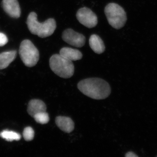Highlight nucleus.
I'll return each instance as SVG.
<instances>
[{"label":"nucleus","mask_w":157,"mask_h":157,"mask_svg":"<svg viewBox=\"0 0 157 157\" xmlns=\"http://www.w3.org/2000/svg\"><path fill=\"white\" fill-rule=\"evenodd\" d=\"M23 136L26 141H30L33 140L35 136L33 129L31 127H26L23 132Z\"/></svg>","instance_id":"nucleus-16"},{"label":"nucleus","mask_w":157,"mask_h":157,"mask_svg":"<svg viewBox=\"0 0 157 157\" xmlns=\"http://www.w3.org/2000/svg\"><path fill=\"white\" fill-rule=\"evenodd\" d=\"M0 137L8 141H12L13 140H19L21 138V136L19 133L4 130L0 133Z\"/></svg>","instance_id":"nucleus-14"},{"label":"nucleus","mask_w":157,"mask_h":157,"mask_svg":"<svg viewBox=\"0 0 157 157\" xmlns=\"http://www.w3.org/2000/svg\"></svg>","instance_id":"nucleus-19"},{"label":"nucleus","mask_w":157,"mask_h":157,"mask_svg":"<svg viewBox=\"0 0 157 157\" xmlns=\"http://www.w3.org/2000/svg\"><path fill=\"white\" fill-rule=\"evenodd\" d=\"M17 53L16 50H12L0 54V70L8 67L16 58Z\"/></svg>","instance_id":"nucleus-12"},{"label":"nucleus","mask_w":157,"mask_h":157,"mask_svg":"<svg viewBox=\"0 0 157 157\" xmlns=\"http://www.w3.org/2000/svg\"><path fill=\"white\" fill-rule=\"evenodd\" d=\"M33 117L37 123L42 124H47L49 121V115L46 111L39 113L35 114Z\"/></svg>","instance_id":"nucleus-15"},{"label":"nucleus","mask_w":157,"mask_h":157,"mask_svg":"<svg viewBox=\"0 0 157 157\" xmlns=\"http://www.w3.org/2000/svg\"><path fill=\"white\" fill-rule=\"evenodd\" d=\"M2 6L10 17L15 18L20 17L21 11L17 0H3Z\"/></svg>","instance_id":"nucleus-8"},{"label":"nucleus","mask_w":157,"mask_h":157,"mask_svg":"<svg viewBox=\"0 0 157 157\" xmlns=\"http://www.w3.org/2000/svg\"><path fill=\"white\" fill-rule=\"evenodd\" d=\"M46 106L43 101L39 99H33L29 102L27 112L32 117L39 113L45 112Z\"/></svg>","instance_id":"nucleus-10"},{"label":"nucleus","mask_w":157,"mask_h":157,"mask_svg":"<svg viewBox=\"0 0 157 157\" xmlns=\"http://www.w3.org/2000/svg\"><path fill=\"white\" fill-rule=\"evenodd\" d=\"M19 54L21 60L26 67H33L39 61V50L33 42L28 39L23 40L21 43Z\"/></svg>","instance_id":"nucleus-5"},{"label":"nucleus","mask_w":157,"mask_h":157,"mask_svg":"<svg viewBox=\"0 0 157 157\" xmlns=\"http://www.w3.org/2000/svg\"><path fill=\"white\" fill-rule=\"evenodd\" d=\"M125 156L126 157H137L138 156L135 154V153L133 152L132 151H130L127 153Z\"/></svg>","instance_id":"nucleus-18"},{"label":"nucleus","mask_w":157,"mask_h":157,"mask_svg":"<svg viewBox=\"0 0 157 157\" xmlns=\"http://www.w3.org/2000/svg\"><path fill=\"white\" fill-rule=\"evenodd\" d=\"M26 24L31 33L42 38L50 36L56 28L55 20L51 18L44 22H39L37 20L36 13L34 12L29 14Z\"/></svg>","instance_id":"nucleus-2"},{"label":"nucleus","mask_w":157,"mask_h":157,"mask_svg":"<svg viewBox=\"0 0 157 157\" xmlns=\"http://www.w3.org/2000/svg\"><path fill=\"white\" fill-rule=\"evenodd\" d=\"M104 12L109 25L116 29L123 27L127 20L126 13L122 7L114 3L108 4Z\"/></svg>","instance_id":"nucleus-4"},{"label":"nucleus","mask_w":157,"mask_h":157,"mask_svg":"<svg viewBox=\"0 0 157 157\" xmlns=\"http://www.w3.org/2000/svg\"><path fill=\"white\" fill-rule=\"evenodd\" d=\"M62 39L69 45L77 48H81L85 44L86 38L84 35L71 29H67L63 32Z\"/></svg>","instance_id":"nucleus-7"},{"label":"nucleus","mask_w":157,"mask_h":157,"mask_svg":"<svg viewBox=\"0 0 157 157\" xmlns=\"http://www.w3.org/2000/svg\"><path fill=\"white\" fill-rule=\"evenodd\" d=\"M56 123L58 127L63 132L70 133L74 129V123L71 118L65 116L57 117Z\"/></svg>","instance_id":"nucleus-9"},{"label":"nucleus","mask_w":157,"mask_h":157,"mask_svg":"<svg viewBox=\"0 0 157 157\" xmlns=\"http://www.w3.org/2000/svg\"><path fill=\"white\" fill-rule=\"evenodd\" d=\"M8 42V37L3 33H0V47L6 45Z\"/></svg>","instance_id":"nucleus-17"},{"label":"nucleus","mask_w":157,"mask_h":157,"mask_svg":"<svg viewBox=\"0 0 157 157\" xmlns=\"http://www.w3.org/2000/svg\"><path fill=\"white\" fill-rule=\"evenodd\" d=\"M51 70L61 78H68L74 74V66L72 61L62 56L60 54H54L49 59Z\"/></svg>","instance_id":"nucleus-3"},{"label":"nucleus","mask_w":157,"mask_h":157,"mask_svg":"<svg viewBox=\"0 0 157 157\" xmlns=\"http://www.w3.org/2000/svg\"><path fill=\"white\" fill-rule=\"evenodd\" d=\"M59 54L72 61L78 60L81 59L82 57V54L81 52L78 49L70 47H66L62 48L60 50Z\"/></svg>","instance_id":"nucleus-13"},{"label":"nucleus","mask_w":157,"mask_h":157,"mask_svg":"<svg viewBox=\"0 0 157 157\" xmlns=\"http://www.w3.org/2000/svg\"><path fill=\"white\" fill-rule=\"evenodd\" d=\"M78 89L85 95L95 100L106 99L111 93L109 83L102 78H90L79 82Z\"/></svg>","instance_id":"nucleus-1"},{"label":"nucleus","mask_w":157,"mask_h":157,"mask_svg":"<svg viewBox=\"0 0 157 157\" xmlns=\"http://www.w3.org/2000/svg\"><path fill=\"white\" fill-rule=\"evenodd\" d=\"M76 16L78 21L88 28H93L98 24L97 15L89 8L83 7L78 9Z\"/></svg>","instance_id":"nucleus-6"},{"label":"nucleus","mask_w":157,"mask_h":157,"mask_svg":"<svg viewBox=\"0 0 157 157\" xmlns=\"http://www.w3.org/2000/svg\"><path fill=\"white\" fill-rule=\"evenodd\" d=\"M89 44L94 52L98 54L103 53L105 50L104 42L101 37L96 34H93L90 37Z\"/></svg>","instance_id":"nucleus-11"}]
</instances>
